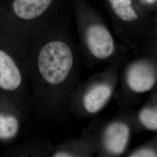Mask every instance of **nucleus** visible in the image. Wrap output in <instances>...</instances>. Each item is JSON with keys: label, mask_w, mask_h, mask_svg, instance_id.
I'll use <instances>...</instances> for the list:
<instances>
[{"label": "nucleus", "mask_w": 157, "mask_h": 157, "mask_svg": "<svg viewBox=\"0 0 157 157\" xmlns=\"http://www.w3.org/2000/svg\"><path fill=\"white\" fill-rule=\"evenodd\" d=\"M80 54L73 43L67 20L30 38L27 73L31 112L50 121H62L80 81Z\"/></svg>", "instance_id": "f257e3e1"}, {"label": "nucleus", "mask_w": 157, "mask_h": 157, "mask_svg": "<svg viewBox=\"0 0 157 157\" xmlns=\"http://www.w3.org/2000/svg\"><path fill=\"white\" fill-rule=\"evenodd\" d=\"M71 1L79 37L80 54L84 65H124L129 60V50L118 44L100 14L87 0Z\"/></svg>", "instance_id": "f03ea898"}, {"label": "nucleus", "mask_w": 157, "mask_h": 157, "mask_svg": "<svg viewBox=\"0 0 157 157\" xmlns=\"http://www.w3.org/2000/svg\"><path fill=\"white\" fill-rule=\"evenodd\" d=\"M30 38L0 30V95L10 98L30 117L27 59Z\"/></svg>", "instance_id": "7ed1b4c3"}, {"label": "nucleus", "mask_w": 157, "mask_h": 157, "mask_svg": "<svg viewBox=\"0 0 157 157\" xmlns=\"http://www.w3.org/2000/svg\"><path fill=\"white\" fill-rule=\"evenodd\" d=\"M67 0H2L0 30L30 38L54 25Z\"/></svg>", "instance_id": "20e7f679"}, {"label": "nucleus", "mask_w": 157, "mask_h": 157, "mask_svg": "<svg viewBox=\"0 0 157 157\" xmlns=\"http://www.w3.org/2000/svg\"><path fill=\"white\" fill-rule=\"evenodd\" d=\"M120 67L109 65L103 71L80 82L72 96L70 113L78 118H91L101 112L116 93Z\"/></svg>", "instance_id": "39448f33"}, {"label": "nucleus", "mask_w": 157, "mask_h": 157, "mask_svg": "<svg viewBox=\"0 0 157 157\" xmlns=\"http://www.w3.org/2000/svg\"><path fill=\"white\" fill-rule=\"evenodd\" d=\"M135 56L119 72V87L114 95L119 107H133L157 87V59Z\"/></svg>", "instance_id": "423d86ee"}, {"label": "nucleus", "mask_w": 157, "mask_h": 157, "mask_svg": "<svg viewBox=\"0 0 157 157\" xmlns=\"http://www.w3.org/2000/svg\"><path fill=\"white\" fill-rule=\"evenodd\" d=\"M119 108L110 119H95L90 124L96 136L95 155L98 157H121L128 151L132 135L135 132L136 111L132 107Z\"/></svg>", "instance_id": "0eeeda50"}, {"label": "nucleus", "mask_w": 157, "mask_h": 157, "mask_svg": "<svg viewBox=\"0 0 157 157\" xmlns=\"http://www.w3.org/2000/svg\"><path fill=\"white\" fill-rule=\"evenodd\" d=\"M111 17L112 25L123 45L133 50L150 27L152 17L137 0H104Z\"/></svg>", "instance_id": "6e6552de"}, {"label": "nucleus", "mask_w": 157, "mask_h": 157, "mask_svg": "<svg viewBox=\"0 0 157 157\" xmlns=\"http://www.w3.org/2000/svg\"><path fill=\"white\" fill-rule=\"evenodd\" d=\"M29 117L15 102L0 95V141L10 142L19 134Z\"/></svg>", "instance_id": "1a4fd4ad"}, {"label": "nucleus", "mask_w": 157, "mask_h": 157, "mask_svg": "<svg viewBox=\"0 0 157 157\" xmlns=\"http://www.w3.org/2000/svg\"><path fill=\"white\" fill-rule=\"evenodd\" d=\"M96 136L93 129L90 126L78 137L54 146L50 157H93L96 154Z\"/></svg>", "instance_id": "9d476101"}, {"label": "nucleus", "mask_w": 157, "mask_h": 157, "mask_svg": "<svg viewBox=\"0 0 157 157\" xmlns=\"http://www.w3.org/2000/svg\"><path fill=\"white\" fill-rule=\"evenodd\" d=\"M157 132V87L150 92L144 105L135 112V132Z\"/></svg>", "instance_id": "9b49d317"}, {"label": "nucleus", "mask_w": 157, "mask_h": 157, "mask_svg": "<svg viewBox=\"0 0 157 157\" xmlns=\"http://www.w3.org/2000/svg\"><path fill=\"white\" fill-rule=\"evenodd\" d=\"M53 147L49 141L34 139L17 146L13 151L20 157H50Z\"/></svg>", "instance_id": "f8f14e48"}, {"label": "nucleus", "mask_w": 157, "mask_h": 157, "mask_svg": "<svg viewBox=\"0 0 157 157\" xmlns=\"http://www.w3.org/2000/svg\"><path fill=\"white\" fill-rule=\"evenodd\" d=\"M133 51L136 56H150L157 59V32H148Z\"/></svg>", "instance_id": "ddd939ff"}, {"label": "nucleus", "mask_w": 157, "mask_h": 157, "mask_svg": "<svg viewBox=\"0 0 157 157\" xmlns=\"http://www.w3.org/2000/svg\"><path fill=\"white\" fill-rule=\"evenodd\" d=\"M128 157H157V136L125 154Z\"/></svg>", "instance_id": "4468645a"}, {"label": "nucleus", "mask_w": 157, "mask_h": 157, "mask_svg": "<svg viewBox=\"0 0 157 157\" xmlns=\"http://www.w3.org/2000/svg\"><path fill=\"white\" fill-rule=\"evenodd\" d=\"M142 9L151 17L157 13V0H137Z\"/></svg>", "instance_id": "2eb2a0df"}, {"label": "nucleus", "mask_w": 157, "mask_h": 157, "mask_svg": "<svg viewBox=\"0 0 157 157\" xmlns=\"http://www.w3.org/2000/svg\"><path fill=\"white\" fill-rule=\"evenodd\" d=\"M157 32V13L152 17L151 23L147 32Z\"/></svg>", "instance_id": "dca6fc26"}]
</instances>
